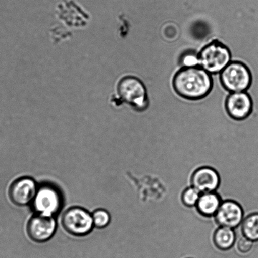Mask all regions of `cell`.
Segmentation results:
<instances>
[{
  "label": "cell",
  "instance_id": "6da1fadb",
  "mask_svg": "<svg viewBox=\"0 0 258 258\" xmlns=\"http://www.w3.org/2000/svg\"><path fill=\"white\" fill-rule=\"evenodd\" d=\"M211 74L200 67H184L173 79V87L181 97L199 100L205 97L212 88Z\"/></svg>",
  "mask_w": 258,
  "mask_h": 258
},
{
  "label": "cell",
  "instance_id": "7a4b0ae2",
  "mask_svg": "<svg viewBox=\"0 0 258 258\" xmlns=\"http://www.w3.org/2000/svg\"><path fill=\"white\" fill-rule=\"evenodd\" d=\"M111 102L115 107L125 103L136 110H143L148 105L145 86L139 78L125 76L116 84L115 93L112 95Z\"/></svg>",
  "mask_w": 258,
  "mask_h": 258
},
{
  "label": "cell",
  "instance_id": "3957f363",
  "mask_svg": "<svg viewBox=\"0 0 258 258\" xmlns=\"http://www.w3.org/2000/svg\"><path fill=\"white\" fill-rule=\"evenodd\" d=\"M199 64L209 72L215 74L222 72L231 62L229 49L222 43L215 41L207 45L198 55Z\"/></svg>",
  "mask_w": 258,
  "mask_h": 258
},
{
  "label": "cell",
  "instance_id": "277c9868",
  "mask_svg": "<svg viewBox=\"0 0 258 258\" xmlns=\"http://www.w3.org/2000/svg\"><path fill=\"white\" fill-rule=\"evenodd\" d=\"M221 81L223 87L229 92H245L251 85L252 75L244 63L231 62L222 71Z\"/></svg>",
  "mask_w": 258,
  "mask_h": 258
},
{
  "label": "cell",
  "instance_id": "5b68a950",
  "mask_svg": "<svg viewBox=\"0 0 258 258\" xmlns=\"http://www.w3.org/2000/svg\"><path fill=\"white\" fill-rule=\"evenodd\" d=\"M62 224L68 234L76 237L87 236L94 227L92 215L79 207L67 209L63 215Z\"/></svg>",
  "mask_w": 258,
  "mask_h": 258
},
{
  "label": "cell",
  "instance_id": "8992f818",
  "mask_svg": "<svg viewBox=\"0 0 258 258\" xmlns=\"http://www.w3.org/2000/svg\"><path fill=\"white\" fill-rule=\"evenodd\" d=\"M32 204L36 214L53 217L62 208L63 197L57 188L44 184L38 188Z\"/></svg>",
  "mask_w": 258,
  "mask_h": 258
},
{
  "label": "cell",
  "instance_id": "52a82bcc",
  "mask_svg": "<svg viewBox=\"0 0 258 258\" xmlns=\"http://www.w3.org/2000/svg\"><path fill=\"white\" fill-rule=\"evenodd\" d=\"M57 222L53 217L36 214L30 219L27 226L28 236L37 243L47 242L54 236Z\"/></svg>",
  "mask_w": 258,
  "mask_h": 258
},
{
  "label": "cell",
  "instance_id": "ba28073f",
  "mask_svg": "<svg viewBox=\"0 0 258 258\" xmlns=\"http://www.w3.org/2000/svg\"><path fill=\"white\" fill-rule=\"evenodd\" d=\"M36 183L32 178H21L13 182L9 195L10 201L17 206H25L32 203L37 193Z\"/></svg>",
  "mask_w": 258,
  "mask_h": 258
},
{
  "label": "cell",
  "instance_id": "9c48e42d",
  "mask_svg": "<svg viewBox=\"0 0 258 258\" xmlns=\"http://www.w3.org/2000/svg\"><path fill=\"white\" fill-rule=\"evenodd\" d=\"M226 108L230 117L234 120H242L251 115L253 102L248 93L234 92L227 97Z\"/></svg>",
  "mask_w": 258,
  "mask_h": 258
},
{
  "label": "cell",
  "instance_id": "30bf717a",
  "mask_svg": "<svg viewBox=\"0 0 258 258\" xmlns=\"http://www.w3.org/2000/svg\"><path fill=\"white\" fill-rule=\"evenodd\" d=\"M243 215V210L238 203L227 201L222 202L216 214V219L221 227L233 229L241 223Z\"/></svg>",
  "mask_w": 258,
  "mask_h": 258
},
{
  "label": "cell",
  "instance_id": "8fae6325",
  "mask_svg": "<svg viewBox=\"0 0 258 258\" xmlns=\"http://www.w3.org/2000/svg\"><path fill=\"white\" fill-rule=\"evenodd\" d=\"M191 184L201 194L216 191L220 184V177L214 169L202 167L197 169L192 176Z\"/></svg>",
  "mask_w": 258,
  "mask_h": 258
},
{
  "label": "cell",
  "instance_id": "7c38bea8",
  "mask_svg": "<svg viewBox=\"0 0 258 258\" xmlns=\"http://www.w3.org/2000/svg\"><path fill=\"white\" fill-rule=\"evenodd\" d=\"M222 204L221 197L214 192H208L201 195L196 204L197 209L202 216H214Z\"/></svg>",
  "mask_w": 258,
  "mask_h": 258
},
{
  "label": "cell",
  "instance_id": "4fadbf2b",
  "mask_svg": "<svg viewBox=\"0 0 258 258\" xmlns=\"http://www.w3.org/2000/svg\"><path fill=\"white\" fill-rule=\"evenodd\" d=\"M236 240V235L232 229L221 227L217 230L214 236V241L217 248L226 251L231 249Z\"/></svg>",
  "mask_w": 258,
  "mask_h": 258
},
{
  "label": "cell",
  "instance_id": "5bb4252c",
  "mask_svg": "<svg viewBox=\"0 0 258 258\" xmlns=\"http://www.w3.org/2000/svg\"><path fill=\"white\" fill-rule=\"evenodd\" d=\"M242 233L244 236L252 241H258V213L250 215L242 222Z\"/></svg>",
  "mask_w": 258,
  "mask_h": 258
},
{
  "label": "cell",
  "instance_id": "9a60e30c",
  "mask_svg": "<svg viewBox=\"0 0 258 258\" xmlns=\"http://www.w3.org/2000/svg\"><path fill=\"white\" fill-rule=\"evenodd\" d=\"M93 226L97 228L103 229L110 223L111 217L108 211L103 209H98L92 215Z\"/></svg>",
  "mask_w": 258,
  "mask_h": 258
},
{
  "label": "cell",
  "instance_id": "2e32d148",
  "mask_svg": "<svg viewBox=\"0 0 258 258\" xmlns=\"http://www.w3.org/2000/svg\"><path fill=\"white\" fill-rule=\"evenodd\" d=\"M201 193L194 187L187 188L182 195V201L186 206L191 207L196 206Z\"/></svg>",
  "mask_w": 258,
  "mask_h": 258
},
{
  "label": "cell",
  "instance_id": "e0dca14e",
  "mask_svg": "<svg viewBox=\"0 0 258 258\" xmlns=\"http://www.w3.org/2000/svg\"><path fill=\"white\" fill-rule=\"evenodd\" d=\"M237 249L242 254H246L249 252L253 246V241L247 239L246 237H241L237 242Z\"/></svg>",
  "mask_w": 258,
  "mask_h": 258
},
{
  "label": "cell",
  "instance_id": "ac0fdd59",
  "mask_svg": "<svg viewBox=\"0 0 258 258\" xmlns=\"http://www.w3.org/2000/svg\"><path fill=\"white\" fill-rule=\"evenodd\" d=\"M182 62L184 67H196L199 64L198 56L193 54H188L183 56Z\"/></svg>",
  "mask_w": 258,
  "mask_h": 258
}]
</instances>
